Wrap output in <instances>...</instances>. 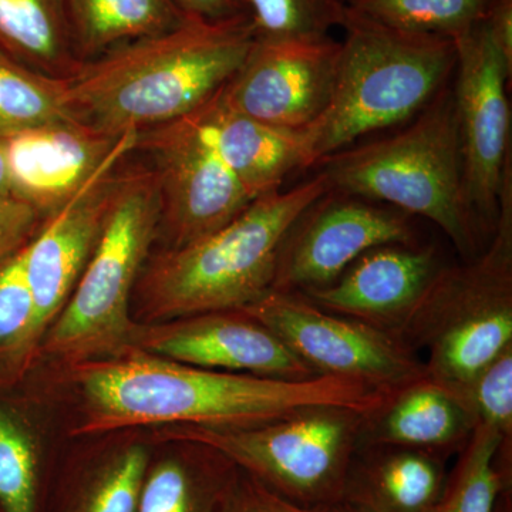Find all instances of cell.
Masks as SVG:
<instances>
[{"instance_id":"cell-1","label":"cell","mask_w":512,"mask_h":512,"mask_svg":"<svg viewBox=\"0 0 512 512\" xmlns=\"http://www.w3.org/2000/svg\"><path fill=\"white\" fill-rule=\"evenodd\" d=\"M72 376L84 402L79 434L147 426L247 429L319 404L372 412L387 397L340 377L281 380L218 372L134 348L77 363Z\"/></svg>"},{"instance_id":"cell-2","label":"cell","mask_w":512,"mask_h":512,"mask_svg":"<svg viewBox=\"0 0 512 512\" xmlns=\"http://www.w3.org/2000/svg\"><path fill=\"white\" fill-rule=\"evenodd\" d=\"M255 39L251 18L187 19L116 47L66 77L70 113L116 137L184 119L227 86Z\"/></svg>"},{"instance_id":"cell-3","label":"cell","mask_w":512,"mask_h":512,"mask_svg":"<svg viewBox=\"0 0 512 512\" xmlns=\"http://www.w3.org/2000/svg\"><path fill=\"white\" fill-rule=\"evenodd\" d=\"M329 190L322 173L256 198L224 227L147 262L136 293L144 318L163 322L244 309L272 291L279 249L295 221Z\"/></svg>"},{"instance_id":"cell-4","label":"cell","mask_w":512,"mask_h":512,"mask_svg":"<svg viewBox=\"0 0 512 512\" xmlns=\"http://www.w3.org/2000/svg\"><path fill=\"white\" fill-rule=\"evenodd\" d=\"M315 170L330 190L433 222L467 261L480 254L484 235L468 207L456 97L448 84L399 133L345 148Z\"/></svg>"},{"instance_id":"cell-5","label":"cell","mask_w":512,"mask_h":512,"mask_svg":"<svg viewBox=\"0 0 512 512\" xmlns=\"http://www.w3.org/2000/svg\"><path fill=\"white\" fill-rule=\"evenodd\" d=\"M328 110L309 127L311 168L359 138L416 117L456 70L450 37L423 35L346 13Z\"/></svg>"},{"instance_id":"cell-6","label":"cell","mask_w":512,"mask_h":512,"mask_svg":"<svg viewBox=\"0 0 512 512\" xmlns=\"http://www.w3.org/2000/svg\"><path fill=\"white\" fill-rule=\"evenodd\" d=\"M154 168H121L109 217L76 288L47 329L39 353L77 365L131 348L138 323L130 301L160 231Z\"/></svg>"},{"instance_id":"cell-7","label":"cell","mask_w":512,"mask_h":512,"mask_svg":"<svg viewBox=\"0 0 512 512\" xmlns=\"http://www.w3.org/2000/svg\"><path fill=\"white\" fill-rule=\"evenodd\" d=\"M402 339L429 352L427 375L448 386L473 379L512 345V170L487 247L441 268Z\"/></svg>"},{"instance_id":"cell-8","label":"cell","mask_w":512,"mask_h":512,"mask_svg":"<svg viewBox=\"0 0 512 512\" xmlns=\"http://www.w3.org/2000/svg\"><path fill=\"white\" fill-rule=\"evenodd\" d=\"M363 416L349 407L319 404L247 429L170 427L164 439L210 447L286 500L330 510L342 503Z\"/></svg>"},{"instance_id":"cell-9","label":"cell","mask_w":512,"mask_h":512,"mask_svg":"<svg viewBox=\"0 0 512 512\" xmlns=\"http://www.w3.org/2000/svg\"><path fill=\"white\" fill-rule=\"evenodd\" d=\"M319 376L392 393L426 375L420 353L402 338L319 308L298 292L271 291L244 308Z\"/></svg>"},{"instance_id":"cell-10","label":"cell","mask_w":512,"mask_h":512,"mask_svg":"<svg viewBox=\"0 0 512 512\" xmlns=\"http://www.w3.org/2000/svg\"><path fill=\"white\" fill-rule=\"evenodd\" d=\"M456 97L464 190L481 234L493 235L505 177L511 168L512 69L484 22L456 37Z\"/></svg>"},{"instance_id":"cell-11","label":"cell","mask_w":512,"mask_h":512,"mask_svg":"<svg viewBox=\"0 0 512 512\" xmlns=\"http://www.w3.org/2000/svg\"><path fill=\"white\" fill-rule=\"evenodd\" d=\"M130 154H120L100 168L72 200L43 220L22 249L32 319L10 362V375L28 369L47 329L69 301L106 225L121 168Z\"/></svg>"},{"instance_id":"cell-12","label":"cell","mask_w":512,"mask_h":512,"mask_svg":"<svg viewBox=\"0 0 512 512\" xmlns=\"http://www.w3.org/2000/svg\"><path fill=\"white\" fill-rule=\"evenodd\" d=\"M396 244H416L410 215L329 188L286 234L272 291L303 293L323 288L365 252Z\"/></svg>"},{"instance_id":"cell-13","label":"cell","mask_w":512,"mask_h":512,"mask_svg":"<svg viewBox=\"0 0 512 512\" xmlns=\"http://www.w3.org/2000/svg\"><path fill=\"white\" fill-rule=\"evenodd\" d=\"M154 158L160 229L170 248L217 231L255 201L222 163L190 116L138 133L136 151Z\"/></svg>"},{"instance_id":"cell-14","label":"cell","mask_w":512,"mask_h":512,"mask_svg":"<svg viewBox=\"0 0 512 512\" xmlns=\"http://www.w3.org/2000/svg\"><path fill=\"white\" fill-rule=\"evenodd\" d=\"M339 56L340 42L330 36H256L222 97L232 109L268 126L306 130L328 110Z\"/></svg>"},{"instance_id":"cell-15","label":"cell","mask_w":512,"mask_h":512,"mask_svg":"<svg viewBox=\"0 0 512 512\" xmlns=\"http://www.w3.org/2000/svg\"><path fill=\"white\" fill-rule=\"evenodd\" d=\"M131 348L218 372L281 380L319 376L244 309L138 323Z\"/></svg>"},{"instance_id":"cell-16","label":"cell","mask_w":512,"mask_h":512,"mask_svg":"<svg viewBox=\"0 0 512 512\" xmlns=\"http://www.w3.org/2000/svg\"><path fill=\"white\" fill-rule=\"evenodd\" d=\"M138 131L101 133L76 119L56 121L3 141L12 192L43 218L72 200L100 168L134 153Z\"/></svg>"},{"instance_id":"cell-17","label":"cell","mask_w":512,"mask_h":512,"mask_svg":"<svg viewBox=\"0 0 512 512\" xmlns=\"http://www.w3.org/2000/svg\"><path fill=\"white\" fill-rule=\"evenodd\" d=\"M443 266L433 247L383 245L359 256L332 284L302 295L325 311L402 338Z\"/></svg>"},{"instance_id":"cell-18","label":"cell","mask_w":512,"mask_h":512,"mask_svg":"<svg viewBox=\"0 0 512 512\" xmlns=\"http://www.w3.org/2000/svg\"><path fill=\"white\" fill-rule=\"evenodd\" d=\"M222 90V89H221ZM220 92L190 114L202 136L254 200L311 168V130H282L232 109Z\"/></svg>"},{"instance_id":"cell-19","label":"cell","mask_w":512,"mask_h":512,"mask_svg":"<svg viewBox=\"0 0 512 512\" xmlns=\"http://www.w3.org/2000/svg\"><path fill=\"white\" fill-rule=\"evenodd\" d=\"M476 421L451 387L423 375L363 416L359 446H394L447 458L466 446Z\"/></svg>"},{"instance_id":"cell-20","label":"cell","mask_w":512,"mask_h":512,"mask_svg":"<svg viewBox=\"0 0 512 512\" xmlns=\"http://www.w3.org/2000/svg\"><path fill=\"white\" fill-rule=\"evenodd\" d=\"M447 476V458L437 454L394 446L357 447L342 503L360 512H434Z\"/></svg>"},{"instance_id":"cell-21","label":"cell","mask_w":512,"mask_h":512,"mask_svg":"<svg viewBox=\"0 0 512 512\" xmlns=\"http://www.w3.org/2000/svg\"><path fill=\"white\" fill-rule=\"evenodd\" d=\"M150 461L134 512H222L238 467L198 443Z\"/></svg>"},{"instance_id":"cell-22","label":"cell","mask_w":512,"mask_h":512,"mask_svg":"<svg viewBox=\"0 0 512 512\" xmlns=\"http://www.w3.org/2000/svg\"><path fill=\"white\" fill-rule=\"evenodd\" d=\"M74 53L80 62L185 22L173 0H66Z\"/></svg>"},{"instance_id":"cell-23","label":"cell","mask_w":512,"mask_h":512,"mask_svg":"<svg viewBox=\"0 0 512 512\" xmlns=\"http://www.w3.org/2000/svg\"><path fill=\"white\" fill-rule=\"evenodd\" d=\"M0 52L52 77L72 76L74 53L66 0H0Z\"/></svg>"},{"instance_id":"cell-24","label":"cell","mask_w":512,"mask_h":512,"mask_svg":"<svg viewBox=\"0 0 512 512\" xmlns=\"http://www.w3.org/2000/svg\"><path fill=\"white\" fill-rule=\"evenodd\" d=\"M151 454L130 443L101 454L67 478L55 512H134Z\"/></svg>"},{"instance_id":"cell-25","label":"cell","mask_w":512,"mask_h":512,"mask_svg":"<svg viewBox=\"0 0 512 512\" xmlns=\"http://www.w3.org/2000/svg\"><path fill=\"white\" fill-rule=\"evenodd\" d=\"M67 119H74L67 104V80L37 72L0 52V140Z\"/></svg>"},{"instance_id":"cell-26","label":"cell","mask_w":512,"mask_h":512,"mask_svg":"<svg viewBox=\"0 0 512 512\" xmlns=\"http://www.w3.org/2000/svg\"><path fill=\"white\" fill-rule=\"evenodd\" d=\"M500 446L501 437L478 424L448 471L434 512H495L503 491L512 488V473L498 461Z\"/></svg>"},{"instance_id":"cell-27","label":"cell","mask_w":512,"mask_h":512,"mask_svg":"<svg viewBox=\"0 0 512 512\" xmlns=\"http://www.w3.org/2000/svg\"><path fill=\"white\" fill-rule=\"evenodd\" d=\"M493 0H346L350 12L389 28L443 37L484 22Z\"/></svg>"},{"instance_id":"cell-28","label":"cell","mask_w":512,"mask_h":512,"mask_svg":"<svg viewBox=\"0 0 512 512\" xmlns=\"http://www.w3.org/2000/svg\"><path fill=\"white\" fill-rule=\"evenodd\" d=\"M42 461L25 424L0 406V512H40Z\"/></svg>"},{"instance_id":"cell-29","label":"cell","mask_w":512,"mask_h":512,"mask_svg":"<svg viewBox=\"0 0 512 512\" xmlns=\"http://www.w3.org/2000/svg\"><path fill=\"white\" fill-rule=\"evenodd\" d=\"M448 387L460 397L476 426L490 427L501 437L498 461L512 473V345L473 379Z\"/></svg>"},{"instance_id":"cell-30","label":"cell","mask_w":512,"mask_h":512,"mask_svg":"<svg viewBox=\"0 0 512 512\" xmlns=\"http://www.w3.org/2000/svg\"><path fill=\"white\" fill-rule=\"evenodd\" d=\"M256 36L265 39L326 37L342 28L346 0H247Z\"/></svg>"},{"instance_id":"cell-31","label":"cell","mask_w":512,"mask_h":512,"mask_svg":"<svg viewBox=\"0 0 512 512\" xmlns=\"http://www.w3.org/2000/svg\"><path fill=\"white\" fill-rule=\"evenodd\" d=\"M32 319L22 251L0 265V363L9 369Z\"/></svg>"},{"instance_id":"cell-32","label":"cell","mask_w":512,"mask_h":512,"mask_svg":"<svg viewBox=\"0 0 512 512\" xmlns=\"http://www.w3.org/2000/svg\"><path fill=\"white\" fill-rule=\"evenodd\" d=\"M45 218L28 202L0 194V265L19 254Z\"/></svg>"},{"instance_id":"cell-33","label":"cell","mask_w":512,"mask_h":512,"mask_svg":"<svg viewBox=\"0 0 512 512\" xmlns=\"http://www.w3.org/2000/svg\"><path fill=\"white\" fill-rule=\"evenodd\" d=\"M222 512H329L313 510L286 500L239 470Z\"/></svg>"},{"instance_id":"cell-34","label":"cell","mask_w":512,"mask_h":512,"mask_svg":"<svg viewBox=\"0 0 512 512\" xmlns=\"http://www.w3.org/2000/svg\"><path fill=\"white\" fill-rule=\"evenodd\" d=\"M185 18L224 22V20L251 18L247 0H173Z\"/></svg>"},{"instance_id":"cell-35","label":"cell","mask_w":512,"mask_h":512,"mask_svg":"<svg viewBox=\"0 0 512 512\" xmlns=\"http://www.w3.org/2000/svg\"><path fill=\"white\" fill-rule=\"evenodd\" d=\"M484 23L498 52L512 69V0H493Z\"/></svg>"},{"instance_id":"cell-36","label":"cell","mask_w":512,"mask_h":512,"mask_svg":"<svg viewBox=\"0 0 512 512\" xmlns=\"http://www.w3.org/2000/svg\"><path fill=\"white\" fill-rule=\"evenodd\" d=\"M0 194L13 195L8 160H6L5 147H3L2 140H0Z\"/></svg>"},{"instance_id":"cell-37","label":"cell","mask_w":512,"mask_h":512,"mask_svg":"<svg viewBox=\"0 0 512 512\" xmlns=\"http://www.w3.org/2000/svg\"><path fill=\"white\" fill-rule=\"evenodd\" d=\"M495 512H512V488L503 491L500 500H498Z\"/></svg>"},{"instance_id":"cell-38","label":"cell","mask_w":512,"mask_h":512,"mask_svg":"<svg viewBox=\"0 0 512 512\" xmlns=\"http://www.w3.org/2000/svg\"><path fill=\"white\" fill-rule=\"evenodd\" d=\"M329 512H360L355 510V508L349 507L346 504H338L335 507L330 508Z\"/></svg>"}]
</instances>
